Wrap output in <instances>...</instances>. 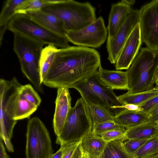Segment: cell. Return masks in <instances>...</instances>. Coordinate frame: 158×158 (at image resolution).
Returning a JSON list of instances; mask_svg holds the SVG:
<instances>
[{"label": "cell", "mask_w": 158, "mask_h": 158, "mask_svg": "<svg viewBox=\"0 0 158 158\" xmlns=\"http://www.w3.org/2000/svg\"><path fill=\"white\" fill-rule=\"evenodd\" d=\"M101 65L100 55L94 49L71 46L58 48L42 83L52 88H71L98 71Z\"/></svg>", "instance_id": "obj_1"}, {"label": "cell", "mask_w": 158, "mask_h": 158, "mask_svg": "<svg viewBox=\"0 0 158 158\" xmlns=\"http://www.w3.org/2000/svg\"><path fill=\"white\" fill-rule=\"evenodd\" d=\"M126 72L128 81L127 93L141 92L153 89L158 79V51L141 48Z\"/></svg>", "instance_id": "obj_2"}, {"label": "cell", "mask_w": 158, "mask_h": 158, "mask_svg": "<svg viewBox=\"0 0 158 158\" xmlns=\"http://www.w3.org/2000/svg\"><path fill=\"white\" fill-rule=\"evenodd\" d=\"M13 50L19 60L21 70L36 89L44 93L40 63L44 43L15 33Z\"/></svg>", "instance_id": "obj_3"}, {"label": "cell", "mask_w": 158, "mask_h": 158, "mask_svg": "<svg viewBox=\"0 0 158 158\" xmlns=\"http://www.w3.org/2000/svg\"><path fill=\"white\" fill-rule=\"evenodd\" d=\"M42 9L60 19L67 31L81 30L96 19L95 8L88 2L61 0Z\"/></svg>", "instance_id": "obj_4"}, {"label": "cell", "mask_w": 158, "mask_h": 158, "mask_svg": "<svg viewBox=\"0 0 158 158\" xmlns=\"http://www.w3.org/2000/svg\"><path fill=\"white\" fill-rule=\"evenodd\" d=\"M22 85L15 77L10 80L0 79V137L10 152L14 151L10 140L17 121L14 119V107Z\"/></svg>", "instance_id": "obj_5"}, {"label": "cell", "mask_w": 158, "mask_h": 158, "mask_svg": "<svg viewBox=\"0 0 158 158\" xmlns=\"http://www.w3.org/2000/svg\"><path fill=\"white\" fill-rule=\"evenodd\" d=\"M85 102L103 107L115 115L121 111L123 104L113 89L103 84L98 77V71L73 85Z\"/></svg>", "instance_id": "obj_6"}, {"label": "cell", "mask_w": 158, "mask_h": 158, "mask_svg": "<svg viewBox=\"0 0 158 158\" xmlns=\"http://www.w3.org/2000/svg\"><path fill=\"white\" fill-rule=\"evenodd\" d=\"M7 29L13 33L21 34L45 44L53 45L60 48L70 46L66 37L46 28L26 13L17 14L9 22Z\"/></svg>", "instance_id": "obj_7"}, {"label": "cell", "mask_w": 158, "mask_h": 158, "mask_svg": "<svg viewBox=\"0 0 158 158\" xmlns=\"http://www.w3.org/2000/svg\"><path fill=\"white\" fill-rule=\"evenodd\" d=\"M93 123L83 98L77 99L72 107L56 143L62 145L82 139L92 131Z\"/></svg>", "instance_id": "obj_8"}, {"label": "cell", "mask_w": 158, "mask_h": 158, "mask_svg": "<svg viewBox=\"0 0 158 158\" xmlns=\"http://www.w3.org/2000/svg\"><path fill=\"white\" fill-rule=\"evenodd\" d=\"M26 137V158H50L53 154L49 132L39 118L28 122Z\"/></svg>", "instance_id": "obj_9"}, {"label": "cell", "mask_w": 158, "mask_h": 158, "mask_svg": "<svg viewBox=\"0 0 158 158\" xmlns=\"http://www.w3.org/2000/svg\"><path fill=\"white\" fill-rule=\"evenodd\" d=\"M107 34L104 19L100 16L81 30L67 31L66 37L69 42L79 46L98 48L105 42Z\"/></svg>", "instance_id": "obj_10"}, {"label": "cell", "mask_w": 158, "mask_h": 158, "mask_svg": "<svg viewBox=\"0 0 158 158\" xmlns=\"http://www.w3.org/2000/svg\"><path fill=\"white\" fill-rule=\"evenodd\" d=\"M139 10L142 41L149 48L158 51V0L144 5Z\"/></svg>", "instance_id": "obj_11"}, {"label": "cell", "mask_w": 158, "mask_h": 158, "mask_svg": "<svg viewBox=\"0 0 158 158\" xmlns=\"http://www.w3.org/2000/svg\"><path fill=\"white\" fill-rule=\"evenodd\" d=\"M139 21V10L132 9L115 35L113 37H108L106 43L108 59L111 64L116 63L125 43Z\"/></svg>", "instance_id": "obj_12"}, {"label": "cell", "mask_w": 158, "mask_h": 158, "mask_svg": "<svg viewBox=\"0 0 158 158\" xmlns=\"http://www.w3.org/2000/svg\"><path fill=\"white\" fill-rule=\"evenodd\" d=\"M142 42L139 23L125 43L115 64L117 70H127L136 57Z\"/></svg>", "instance_id": "obj_13"}, {"label": "cell", "mask_w": 158, "mask_h": 158, "mask_svg": "<svg viewBox=\"0 0 158 158\" xmlns=\"http://www.w3.org/2000/svg\"><path fill=\"white\" fill-rule=\"evenodd\" d=\"M69 89L65 87L57 89L53 119L54 131L56 136L60 134L72 108Z\"/></svg>", "instance_id": "obj_14"}, {"label": "cell", "mask_w": 158, "mask_h": 158, "mask_svg": "<svg viewBox=\"0 0 158 158\" xmlns=\"http://www.w3.org/2000/svg\"><path fill=\"white\" fill-rule=\"evenodd\" d=\"M135 2L134 0H122L111 5L108 18V37H113L115 35L125 21Z\"/></svg>", "instance_id": "obj_15"}, {"label": "cell", "mask_w": 158, "mask_h": 158, "mask_svg": "<svg viewBox=\"0 0 158 158\" xmlns=\"http://www.w3.org/2000/svg\"><path fill=\"white\" fill-rule=\"evenodd\" d=\"M98 73L100 81L108 88L113 90H128V81L126 71L106 69L101 65Z\"/></svg>", "instance_id": "obj_16"}, {"label": "cell", "mask_w": 158, "mask_h": 158, "mask_svg": "<svg viewBox=\"0 0 158 158\" xmlns=\"http://www.w3.org/2000/svg\"><path fill=\"white\" fill-rule=\"evenodd\" d=\"M26 13L46 28L58 34L66 37L67 31L64 24L55 16L42 9L29 11Z\"/></svg>", "instance_id": "obj_17"}, {"label": "cell", "mask_w": 158, "mask_h": 158, "mask_svg": "<svg viewBox=\"0 0 158 158\" xmlns=\"http://www.w3.org/2000/svg\"><path fill=\"white\" fill-rule=\"evenodd\" d=\"M158 137V125L146 122L126 129L125 140L152 139Z\"/></svg>", "instance_id": "obj_18"}, {"label": "cell", "mask_w": 158, "mask_h": 158, "mask_svg": "<svg viewBox=\"0 0 158 158\" xmlns=\"http://www.w3.org/2000/svg\"><path fill=\"white\" fill-rule=\"evenodd\" d=\"M148 113L123 109L114 115V121L126 129L146 122Z\"/></svg>", "instance_id": "obj_19"}, {"label": "cell", "mask_w": 158, "mask_h": 158, "mask_svg": "<svg viewBox=\"0 0 158 158\" xmlns=\"http://www.w3.org/2000/svg\"><path fill=\"white\" fill-rule=\"evenodd\" d=\"M107 143L101 136L91 131L82 139L81 146L89 158H102Z\"/></svg>", "instance_id": "obj_20"}, {"label": "cell", "mask_w": 158, "mask_h": 158, "mask_svg": "<svg viewBox=\"0 0 158 158\" xmlns=\"http://www.w3.org/2000/svg\"><path fill=\"white\" fill-rule=\"evenodd\" d=\"M123 141L122 139H117L107 143L102 158H135L126 151Z\"/></svg>", "instance_id": "obj_21"}, {"label": "cell", "mask_w": 158, "mask_h": 158, "mask_svg": "<svg viewBox=\"0 0 158 158\" xmlns=\"http://www.w3.org/2000/svg\"><path fill=\"white\" fill-rule=\"evenodd\" d=\"M37 108L25 98L21 94L20 90L15 101L14 119L17 121L29 118Z\"/></svg>", "instance_id": "obj_22"}, {"label": "cell", "mask_w": 158, "mask_h": 158, "mask_svg": "<svg viewBox=\"0 0 158 158\" xmlns=\"http://www.w3.org/2000/svg\"><path fill=\"white\" fill-rule=\"evenodd\" d=\"M158 95V86L151 90L135 93H126L118 96L123 105L134 104L139 105L144 102Z\"/></svg>", "instance_id": "obj_23"}, {"label": "cell", "mask_w": 158, "mask_h": 158, "mask_svg": "<svg viewBox=\"0 0 158 158\" xmlns=\"http://www.w3.org/2000/svg\"><path fill=\"white\" fill-rule=\"evenodd\" d=\"M85 102L92 121L93 127L103 122L114 121V115L105 108L89 103Z\"/></svg>", "instance_id": "obj_24"}, {"label": "cell", "mask_w": 158, "mask_h": 158, "mask_svg": "<svg viewBox=\"0 0 158 158\" xmlns=\"http://www.w3.org/2000/svg\"><path fill=\"white\" fill-rule=\"evenodd\" d=\"M26 0H8L4 3L0 14V26H7Z\"/></svg>", "instance_id": "obj_25"}, {"label": "cell", "mask_w": 158, "mask_h": 158, "mask_svg": "<svg viewBox=\"0 0 158 158\" xmlns=\"http://www.w3.org/2000/svg\"><path fill=\"white\" fill-rule=\"evenodd\" d=\"M58 49L55 46L48 45L42 50L40 63V75L42 81Z\"/></svg>", "instance_id": "obj_26"}, {"label": "cell", "mask_w": 158, "mask_h": 158, "mask_svg": "<svg viewBox=\"0 0 158 158\" xmlns=\"http://www.w3.org/2000/svg\"><path fill=\"white\" fill-rule=\"evenodd\" d=\"M158 154V137L146 142L135 153V158H150Z\"/></svg>", "instance_id": "obj_27"}, {"label": "cell", "mask_w": 158, "mask_h": 158, "mask_svg": "<svg viewBox=\"0 0 158 158\" xmlns=\"http://www.w3.org/2000/svg\"><path fill=\"white\" fill-rule=\"evenodd\" d=\"M20 93L30 103L37 107L40 105L41 102L40 97L31 84L22 85Z\"/></svg>", "instance_id": "obj_28"}, {"label": "cell", "mask_w": 158, "mask_h": 158, "mask_svg": "<svg viewBox=\"0 0 158 158\" xmlns=\"http://www.w3.org/2000/svg\"><path fill=\"white\" fill-rule=\"evenodd\" d=\"M50 5L48 0H26L19 8L17 14L41 9Z\"/></svg>", "instance_id": "obj_29"}, {"label": "cell", "mask_w": 158, "mask_h": 158, "mask_svg": "<svg viewBox=\"0 0 158 158\" xmlns=\"http://www.w3.org/2000/svg\"><path fill=\"white\" fill-rule=\"evenodd\" d=\"M126 129L122 127L120 128L102 133L99 135L107 143L117 139L125 140V135Z\"/></svg>", "instance_id": "obj_30"}, {"label": "cell", "mask_w": 158, "mask_h": 158, "mask_svg": "<svg viewBox=\"0 0 158 158\" xmlns=\"http://www.w3.org/2000/svg\"><path fill=\"white\" fill-rule=\"evenodd\" d=\"M121 127L122 126L118 125L114 121H107L93 126L92 131L99 135L102 133L118 129Z\"/></svg>", "instance_id": "obj_31"}, {"label": "cell", "mask_w": 158, "mask_h": 158, "mask_svg": "<svg viewBox=\"0 0 158 158\" xmlns=\"http://www.w3.org/2000/svg\"><path fill=\"white\" fill-rule=\"evenodd\" d=\"M151 139L127 140L124 143V146L128 153L134 156L136 152Z\"/></svg>", "instance_id": "obj_32"}, {"label": "cell", "mask_w": 158, "mask_h": 158, "mask_svg": "<svg viewBox=\"0 0 158 158\" xmlns=\"http://www.w3.org/2000/svg\"><path fill=\"white\" fill-rule=\"evenodd\" d=\"M82 140L77 141L65 153L63 158H81L82 149L81 144Z\"/></svg>", "instance_id": "obj_33"}, {"label": "cell", "mask_w": 158, "mask_h": 158, "mask_svg": "<svg viewBox=\"0 0 158 158\" xmlns=\"http://www.w3.org/2000/svg\"><path fill=\"white\" fill-rule=\"evenodd\" d=\"M158 103V95L144 102L140 105L142 112L148 113L150 110Z\"/></svg>", "instance_id": "obj_34"}, {"label": "cell", "mask_w": 158, "mask_h": 158, "mask_svg": "<svg viewBox=\"0 0 158 158\" xmlns=\"http://www.w3.org/2000/svg\"><path fill=\"white\" fill-rule=\"evenodd\" d=\"M77 142L61 145L60 149L55 153L53 154L50 158H63L66 152Z\"/></svg>", "instance_id": "obj_35"}, {"label": "cell", "mask_w": 158, "mask_h": 158, "mask_svg": "<svg viewBox=\"0 0 158 158\" xmlns=\"http://www.w3.org/2000/svg\"><path fill=\"white\" fill-rule=\"evenodd\" d=\"M120 109L122 110L127 109L128 110L135 111H142L143 110L139 105L134 104H127L119 106Z\"/></svg>", "instance_id": "obj_36"}, {"label": "cell", "mask_w": 158, "mask_h": 158, "mask_svg": "<svg viewBox=\"0 0 158 158\" xmlns=\"http://www.w3.org/2000/svg\"><path fill=\"white\" fill-rule=\"evenodd\" d=\"M2 140L0 139V158H10L6 153Z\"/></svg>", "instance_id": "obj_37"}, {"label": "cell", "mask_w": 158, "mask_h": 158, "mask_svg": "<svg viewBox=\"0 0 158 158\" xmlns=\"http://www.w3.org/2000/svg\"><path fill=\"white\" fill-rule=\"evenodd\" d=\"M148 114L147 119L158 114V103L150 110L148 113Z\"/></svg>", "instance_id": "obj_38"}, {"label": "cell", "mask_w": 158, "mask_h": 158, "mask_svg": "<svg viewBox=\"0 0 158 158\" xmlns=\"http://www.w3.org/2000/svg\"><path fill=\"white\" fill-rule=\"evenodd\" d=\"M146 122L158 124V114L148 118Z\"/></svg>", "instance_id": "obj_39"}, {"label": "cell", "mask_w": 158, "mask_h": 158, "mask_svg": "<svg viewBox=\"0 0 158 158\" xmlns=\"http://www.w3.org/2000/svg\"><path fill=\"white\" fill-rule=\"evenodd\" d=\"M82 153L81 158H89L87 152L83 150L81 148Z\"/></svg>", "instance_id": "obj_40"}, {"label": "cell", "mask_w": 158, "mask_h": 158, "mask_svg": "<svg viewBox=\"0 0 158 158\" xmlns=\"http://www.w3.org/2000/svg\"><path fill=\"white\" fill-rule=\"evenodd\" d=\"M150 158H158V154Z\"/></svg>", "instance_id": "obj_41"}, {"label": "cell", "mask_w": 158, "mask_h": 158, "mask_svg": "<svg viewBox=\"0 0 158 158\" xmlns=\"http://www.w3.org/2000/svg\"><path fill=\"white\" fill-rule=\"evenodd\" d=\"M156 86H158V79L156 82Z\"/></svg>", "instance_id": "obj_42"}, {"label": "cell", "mask_w": 158, "mask_h": 158, "mask_svg": "<svg viewBox=\"0 0 158 158\" xmlns=\"http://www.w3.org/2000/svg\"></svg>", "instance_id": "obj_43"}]
</instances>
